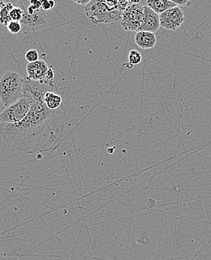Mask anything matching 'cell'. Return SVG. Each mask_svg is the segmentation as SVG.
I'll list each match as a JSON object with an SVG mask.
<instances>
[{"mask_svg": "<svg viewBox=\"0 0 211 260\" xmlns=\"http://www.w3.org/2000/svg\"><path fill=\"white\" fill-rule=\"evenodd\" d=\"M51 89L54 87L24 78L23 95L31 102L29 114L20 123H0V136L11 150L34 154L59 146L64 129L60 113L48 109L44 100Z\"/></svg>", "mask_w": 211, "mask_h": 260, "instance_id": "cell-1", "label": "cell"}, {"mask_svg": "<svg viewBox=\"0 0 211 260\" xmlns=\"http://www.w3.org/2000/svg\"><path fill=\"white\" fill-rule=\"evenodd\" d=\"M24 77L18 72L9 70L0 78V102L7 108L23 95Z\"/></svg>", "mask_w": 211, "mask_h": 260, "instance_id": "cell-2", "label": "cell"}, {"mask_svg": "<svg viewBox=\"0 0 211 260\" xmlns=\"http://www.w3.org/2000/svg\"><path fill=\"white\" fill-rule=\"evenodd\" d=\"M86 16L95 23H110L121 19L123 12L112 11L104 0H92L84 6Z\"/></svg>", "mask_w": 211, "mask_h": 260, "instance_id": "cell-3", "label": "cell"}, {"mask_svg": "<svg viewBox=\"0 0 211 260\" xmlns=\"http://www.w3.org/2000/svg\"><path fill=\"white\" fill-rule=\"evenodd\" d=\"M30 108V100L23 95L18 102L6 108L0 114V123H20L29 114Z\"/></svg>", "mask_w": 211, "mask_h": 260, "instance_id": "cell-4", "label": "cell"}, {"mask_svg": "<svg viewBox=\"0 0 211 260\" xmlns=\"http://www.w3.org/2000/svg\"><path fill=\"white\" fill-rule=\"evenodd\" d=\"M143 18L144 6L139 3H130L122 14L120 24L126 30L138 32Z\"/></svg>", "mask_w": 211, "mask_h": 260, "instance_id": "cell-5", "label": "cell"}, {"mask_svg": "<svg viewBox=\"0 0 211 260\" xmlns=\"http://www.w3.org/2000/svg\"><path fill=\"white\" fill-rule=\"evenodd\" d=\"M185 20L184 12L179 6H175L159 15L160 26L167 30H177Z\"/></svg>", "mask_w": 211, "mask_h": 260, "instance_id": "cell-6", "label": "cell"}, {"mask_svg": "<svg viewBox=\"0 0 211 260\" xmlns=\"http://www.w3.org/2000/svg\"><path fill=\"white\" fill-rule=\"evenodd\" d=\"M27 78L34 81H39L41 84H47L49 68L47 62L43 59H39L33 62H29L26 66Z\"/></svg>", "mask_w": 211, "mask_h": 260, "instance_id": "cell-7", "label": "cell"}, {"mask_svg": "<svg viewBox=\"0 0 211 260\" xmlns=\"http://www.w3.org/2000/svg\"><path fill=\"white\" fill-rule=\"evenodd\" d=\"M20 23H22V26H24L26 32H27L33 29H40L45 26L47 23V19L42 9L36 12L34 15H29L23 10V18Z\"/></svg>", "mask_w": 211, "mask_h": 260, "instance_id": "cell-8", "label": "cell"}, {"mask_svg": "<svg viewBox=\"0 0 211 260\" xmlns=\"http://www.w3.org/2000/svg\"><path fill=\"white\" fill-rule=\"evenodd\" d=\"M160 28L159 15L156 14L148 6H144V18L140 30L156 32Z\"/></svg>", "mask_w": 211, "mask_h": 260, "instance_id": "cell-9", "label": "cell"}, {"mask_svg": "<svg viewBox=\"0 0 211 260\" xmlns=\"http://www.w3.org/2000/svg\"><path fill=\"white\" fill-rule=\"evenodd\" d=\"M134 42L142 49H151L156 45L157 39L154 32L138 31L134 36Z\"/></svg>", "mask_w": 211, "mask_h": 260, "instance_id": "cell-10", "label": "cell"}, {"mask_svg": "<svg viewBox=\"0 0 211 260\" xmlns=\"http://www.w3.org/2000/svg\"><path fill=\"white\" fill-rule=\"evenodd\" d=\"M147 5L158 15H160L175 6H178L168 0H147Z\"/></svg>", "mask_w": 211, "mask_h": 260, "instance_id": "cell-11", "label": "cell"}, {"mask_svg": "<svg viewBox=\"0 0 211 260\" xmlns=\"http://www.w3.org/2000/svg\"><path fill=\"white\" fill-rule=\"evenodd\" d=\"M44 100H45L47 107L51 110L59 109L62 103V97L59 94L54 93L51 90H49L45 93Z\"/></svg>", "mask_w": 211, "mask_h": 260, "instance_id": "cell-12", "label": "cell"}, {"mask_svg": "<svg viewBox=\"0 0 211 260\" xmlns=\"http://www.w3.org/2000/svg\"><path fill=\"white\" fill-rule=\"evenodd\" d=\"M14 5L6 3L0 10V24L7 26L9 22L12 21L10 18V12L14 8Z\"/></svg>", "mask_w": 211, "mask_h": 260, "instance_id": "cell-13", "label": "cell"}, {"mask_svg": "<svg viewBox=\"0 0 211 260\" xmlns=\"http://www.w3.org/2000/svg\"><path fill=\"white\" fill-rule=\"evenodd\" d=\"M128 59H129V63L134 67V66L139 65L142 62V56L137 50H132L128 55Z\"/></svg>", "mask_w": 211, "mask_h": 260, "instance_id": "cell-14", "label": "cell"}, {"mask_svg": "<svg viewBox=\"0 0 211 260\" xmlns=\"http://www.w3.org/2000/svg\"><path fill=\"white\" fill-rule=\"evenodd\" d=\"M11 20L14 21H21L23 18V10L20 6H14L10 12Z\"/></svg>", "mask_w": 211, "mask_h": 260, "instance_id": "cell-15", "label": "cell"}, {"mask_svg": "<svg viewBox=\"0 0 211 260\" xmlns=\"http://www.w3.org/2000/svg\"><path fill=\"white\" fill-rule=\"evenodd\" d=\"M8 30L12 34H18L21 32L23 29V26H22V23L19 21H12L9 22V24L6 26Z\"/></svg>", "mask_w": 211, "mask_h": 260, "instance_id": "cell-16", "label": "cell"}, {"mask_svg": "<svg viewBox=\"0 0 211 260\" xmlns=\"http://www.w3.org/2000/svg\"><path fill=\"white\" fill-rule=\"evenodd\" d=\"M25 58L29 62H33L39 60V55L38 51L35 49L29 50L25 54Z\"/></svg>", "mask_w": 211, "mask_h": 260, "instance_id": "cell-17", "label": "cell"}, {"mask_svg": "<svg viewBox=\"0 0 211 260\" xmlns=\"http://www.w3.org/2000/svg\"><path fill=\"white\" fill-rule=\"evenodd\" d=\"M42 3V9L43 11H50L55 7L54 0H41Z\"/></svg>", "mask_w": 211, "mask_h": 260, "instance_id": "cell-18", "label": "cell"}, {"mask_svg": "<svg viewBox=\"0 0 211 260\" xmlns=\"http://www.w3.org/2000/svg\"><path fill=\"white\" fill-rule=\"evenodd\" d=\"M120 1L121 0H104L108 7L112 11H121L120 9Z\"/></svg>", "mask_w": 211, "mask_h": 260, "instance_id": "cell-19", "label": "cell"}, {"mask_svg": "<svg viewBox=\"0 0 211 260\" xmlns=\"http://www.w3.org/2000/svg\"><path fill=\"white\" fill-rule=\"evenodd\" d=\"M171 3H174L177 6H185V5H190L191 0H168Z\"/></svg>", "mask_w": 211, "mask_h": 260, "instance_id": "cell-20", "label": "cell"}, {"mask_svg": "<svg viewBox=\"0 0 211 260\" xmlns=\"http://www.w3.org/2000/svg\"><path fill=\"white\" fill-rule=\"evenodd\" d=\"M75 3H77L78 5H81V6H85L86 5L90 3L92 0H73Z\"/></svg>", "mask_w": 211, "mask_h": 260, "instance_id": "cell-21", "label": "cell"}, {"mask_svg": "<svg viewBox=\"0 0 211 260\" xmlns=\"http://www.w3.org/2000/svg\"><path fill=\"white\" fill-rule=\"evenodd\" d=\"M3 1H4L5 3H11V4L17 6L19 4L20 2L23 1V0H3Z\"/></svg>", "mask_w": 211, "mask_h": 260, "instance_id": "cell-22", "label": "cell"}, {"mask_svg": "<svg viewBox=\"0 0 211 260\" xmlns=\"http://www.w3.org/2000/svg\"><path fill=\"white\" fill-rule=\"evenodd\" d=\"M5 4H6V3H4L3 0H0V10H1L2 8L3 7Z\"/></svg>", "mask_w": 211, "mask_h": 260, "instance_id": "cell-23", "label": "cell"}, {"mask_svg": "<svg viewBox=\"0 0 211 260\" xmlns=\"http://www.w3.org/2000/svg\"><path fill=\"white\" fill-rule=\"evenodd\" d=\"M129 3H136L135 0H126Z\"/></svg>", "mask_w": 211, "mask_h": 260, "instance_id": "cell-24", "label": "cell"}]
</instances>
